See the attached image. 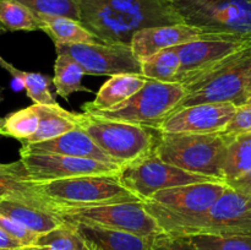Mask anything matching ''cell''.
Segmentation results:
<instances>
[{
    "mask_svg": "<svg viewBox=\"0 0 251 250\" xmlns=\"http://www.w3.org/2000/svg\"><path fill=\"white\" fill-rule=\"evenodd\" d=\"M80 22L102 43L130 46L147 27L184 24L168 0H75Z\"/></svg>",
    "mask_w": 251,
    "mask_h": 250,
    "instance_id": "6da1fadb",
    "label": "cell"
},
{
    "mask_svg": "<svg viewBox=\"0 0 251 250\" xmlns=\"http://www.w3.org/2000/svg\"><path fill=\"white\" fill-rule=\"evenodd\" d=\"M226 181H205L164 189L144 201L166 234L195 235L218 199Z\"/></svg>",
    "mask_w": 251,
    "mask_h": 250,
    "instance_id": "7a4b0ae2",
    "label": "cell"
},
{
    "mask_svg": "<svg viewBox=\"0 0 251 250\" xmlns=\"http://www.w3.org/2000/svg\"><path fill=\"white\" fill-rule=\"evenodd\" d=\"M233 135L216 134H162L158 132L156 153L163 161L203 175L223 179V167Z\"/></svg>",
    "mask_w": 251,
    "mask_h": 250,
    "instance_id": "3957f363",
    "label": "cell"
},
{
    "mask_svg": "<svg viewBox=\"0 0 251 250\" xmlns=\"http://www.w3.org/2000/svg\"><path fill=\"white\" fill-rule=\"evenodd\" d=\"M184 24L205 36L251 43V0H168Z\"/></svg>",
    "mask_w": 251,
    "mask_h": 250,
    "instance_id": "277c9868",
    "label": "cell"
},
{
    "mask_svg": "<svg viewBox=\"0 0 251 250\" xmlns=\"http://www.w3.org/2000/svg\"><path fill=\"white\" fill-rule=\"evenodd\" d=\"M77 126L87 132L104 153L120 168L154 152L157 135L151 127L104 119L91 113H78Z\"/></svg>",
    "mask_w": 251,
    "mask_h": 250,
    "instance_id": "5b68a950",
    "label": "cell"
},
{
    "mask_svg": "<svg viewBox=\"0 0 251 250\" xmlns=\"http://www.w3.org/2000/svg\"><path fill=\"white\" fill-rule=\"evenodd\" d=\"M186 96L176 109L200 103L247 105L251 97V46L202 80L185 87Z\"/></svg>",
    "mask_w": 251,
    "mask_h": 250,
    "instance_id": "8992f818",
    "label": "cell"
},
{
    "mask_svg": "<svg viewBox=\"0 0 251 250\" xmlns=\"http://www.w3.org/2000/svg\"><path fill=\"white\" fill-rule=\"evenodd\" d=\"M39 190L55 206H98L141 201L119 178V174L83 175L75 178L39 181Z\"/></svg>",
    "mask_w": 251,
    "mask_h": 250,
    "instance_id": "52a82bcc",
    "label": "cell"
},
{
    "mask_svg": "<svg viewBox=\"0 0 251 250\" xmlns=\"http://www.w3.org/2000/svg\"><path fill=\"white\" fill-rule=\"evenodd\" d=\"M185 96L186 90L181 83L149 80L141 90L122 104L110 109L87 113L104 119L132 123L157 130L176 112Z\"/></svg>",
    "mask_w": 251,
    "mask_h": 250,
    "instance_id": "ba28073f",
    "label": "cell"
},
{
    "mask_svg": "<svg viewBox=\"0 0 251 250\" xmlns=\"http://www.w3.org/2000/svg\"><path fill=\"white\" fill-rule=\"evenodd\" d=\"M54 211L60 213L69 222L98 225L142 237H158L166 234L156 218L145 207L144 201L82 207L55 206Z\"/></svg>",
    "mask_w": 251,
    "mask_h": 250,
    "instance_id": "9c48e42d",
    "label": "cell"
},
{
    "mask_svg": "<svg viewBox=\"0 0 251 250\" xmlns=\"http://www.w3.org/2000/svg\"><path fill=\"white\" fill-rule=\"evenodd\" d=\"M122 183L141 201L164 189L205 181H223L203 174L191 173L163 161L156 151L140 161L120 168Z\"/></svg>",
    "mask_w": 251,
    "mask_h": 250,
    "instance_id": "30bf717a",
    "label": "cell"
},
{
    "mask_svg": "<svg viewBox=\"0 0 251 250\" xmlns=\"http://www.w3.org/2000/svg\"><path fill=\"white\" fill-rule=\"evenodd\" d=\"M251 46V43L216 36H202L189 43L176 47L180 66L176 82L184 87L202 80L225 65L235 54Z\"/></svg>",
    "mask_w": 251,
    "mask_h": 250,
    "instance_id": "8fae6325",
    "label": "cell"
},
{
    "mask_svg": "<svg viewBox=\"0 0 251 250\" xmlns=\"http://www.w3.org/2000/svg\"><path fill=\"white\" fill-rule=\"evenodd\" d=\"M56 54L73 56L83 68L86 75L114 76L119 74H141V61L131 46L107 43L59 44Z\"/></svg>",
    "mask_w": 251,
    "mask_h": 250,
    "instance_id": "7c38bea8",
    "label": "cell"
},
{
    "mask_svg": "<svg viewBox=\"0 0 251 250\" xmlns=\"http://www.w3.org/2000/svg\"><path fill=\"white\" fill-rule=\"evenodd\" d=\"M20 159L31 180L38 183L83 175H110L120 172V167L114 163L55 153H25L20 154Z\"/></svg>",
    "mask_w": 251,
    "mask_h": 250,
    "instance_id": "4fadbf2b",
    "label": "cell"
},
{
    "mask_svg": "<svg viewBox=\"0 0 251 250\" xmlns=\"http://www.w3.org/2000/svg\"><path fill=\"white\" fill-rule=\"evenodd\" d=\"M238 108L232 103H200L178 109L156 131L162 134H216L225 132Z\"/></svg>",
    "mask_w": 251,
    "mask_h": 250,
    "instance_id": "5bb4252c",
    "label": "cell"
},
{
    "mask_svg": "<svg viewBox=\"0 0 251 250\" xmlns=\"http://www.w3.org/2000/svg\"><path fill=\"white\" fill-rule=\"evenodd\" d=\"M196 234L251 235V195L229 186L211 208Z\"/></svg>",
    "mask_w": 251,
    "mask_h": 250,
    "instance_id": "9a60e30c",
    "label": "cell"
},
{
    "mask_svg": "<svg viewBox=\"0 0 251 250\" xmlns=\"http://www.w3.org/2000/svg\"><path fill=\"white\" fill-rule=\"evenodd\" d=\"M202 36L205 34L200 29L186 24L164 25L137 31L132 37L130 46L135 55L142 61L158 51L189 43Z\"/></svg>",
    "mask_w": 251,
    "mask_h": 250,
    "instance_id": "2e32d148",
    "label": "cell"
},
{
    "mask_svg": "<svg viewBox=\"0 0 251 250\" xmlns=\"http://www.w3.org/2000/svg\"><path fill=\"white\" fill-rule=\"evenodd\" d=\"M25 153H55L117 164L98 147V145L93 141L87 132L78 126L51 140L36 142V144H22L20 154Z\"/></svg>",
    "mask_w": 251,
    "mask_h": 250,
    "instance_id": "e0dca14e",
    "label": "cell"
},
{
    "mask_svg": "<svg viewBox=\"0 0 251 250\" xmlns=\"http://www.w3.org/2000/svg\"><path fill=\"white\" fill-rule=\"evenodd\" d=\"M87 250H151L157 237H142L123 230L71 222Z\"/></svg>",
    "mask_w": 251,
    "mask_h": 250,
    "instance_id": "ac0fdd59",
    "label": "cell"
},
{
    "mask_svg": "<svg viewBox=\"0 0 251 250\" xmlns=\"http://www.w3.org/2000/svg\"><path fill=\"white\" fill-rule=\"evenodd\" d=\"M150 78L142 74H119L110 76L96 93L95 100L82 105L83 112L105 110L122 104L137 91L141 90Z\"/></svg>",
    "mask_w": 251,
    "mask_h": 250,
    "instance_id": "d6986e66",
    "label": "cell"
},
{
    "mask_svg": "<svg viewBox=\"0 0 251 250\" xmlns=\"http://www.w3.org/2000/svg\"><path fill=\"white\" fill-rule=\"evenodd\" d=\"M0 213L37 234L48 233L65 223V218L55 211L7 199L0 200Z\"/></svg>",
    "mask_w": 251,
    "mask_h": 250,
    "instance_id": "ffe728a7",
    "label": "cell"
},
{
    "mask_svg": "<svg viewBox=\"0 0 251 250\" xmlns=\"http://www.w3.org/2000/svg\"><path fill=\"white\" fill-rule=\"evenodd\" d=\"M38 105L39 125L36 134L22 144H36L61 136L77 127L78 113L68 112L60 105Z\"/></svg>",
    "mask_w": 251,
    "mask_h": 250,
    "instance_id": "44dd1931",
    "label": "cell"
},
{
    "mask_svg": "<svg viewBox=\"0 0 251 250\" xmlns=\"http://www.w3.org/2000/svg\"><path fill=\"white\" fill-rule=\"evenodd\" d=\"M42 29L50 37L55 46L59 44L102 43L78 20L64 16H42Z\"/></svg>",
    "mask_w": 251,
    "mask_h": 250,
    "instance_id": "7402d4cb",
    "label": "cell"
},
{
    "mask_svg": "<svg viewBox=\"0 0 251 250\" xmlns=\"http://www.w3.org/2000/svg\"><path fill=\"white\" fill-rule=\"evenodd\" d=\"M85 75L83 68L73 56L65 53L56 54L53 76L56 95L68 100L75 92H90V90L82 85V77Z\"/></svg>",
    "mask_w": 251,
    "mask_h": 250,
    "instance_id": "603a6c76",
    "label": "cell"
},
{
    "mask_svg": "<svg viewBox=\"0 0 251 250\" xmlns=\"http://www.w3.org/2000/svg\"><path fill=\"white\" fill-rule=\"evenodd\" d=\"M0 68L5 69L15 80H19L22 83L27 97L33 102V104L59 105L50 92V82H53V78L50 80L48 76L39 73L20 70L12 64L7 63L2 56H0Z\"/></svg>",
    "mask_w": 251,
    "mask_h": 250,
    "instance_id": "cb8c5ba5",
    "label": "cell"
},
{
    "mask_svg": "<svg viewBox=\"0 0 251 250\" xmlns=\"http://www.w3.org/2000/svg\"><path fill=\"white\" fill-rule=\"evenodd\" d=\"M251 173V132L233 135L223 167V179L230 183Z\"/></svg>",
    "mask_w": 251,
    "mask_h": 250,
    "instance_id": "d4e9b609",
    "label": "cell"
},
{
    "mask_svg": "<svg viewBox=\"0 0 251 250\" xmlns=\"http://www.w3.org/2000/svg\"><path fill=\"white\" fill-rule=\"evenodd\" d=\"M42 22L33 11L15 0H0V33L38 31Z\"/></svg>",
    "mask_w": 251,
    "mask_h": 250,
    "instance_id": "484cf974",
    "label": "cell"
},
{
    "mask_svg": "<svg viewBox=\"0 0 251 250\" xmlns=\"http://www.w3.org/2000/svg\"><path fill=\"white\" fill-rule=\"evenodd\" d=\"M39 125L38 105L32 104L0 118V135L19 140L20 142L36 134Z\"/></svg>",
    "mask_w": 251,
    "mask_h": 250,
    "instance_id": "4316f807",
    "label": "cell"
},
{
    "mask_svg": "<svg viewBox=\"0 0 251 250\" xmlns=\"http://www.w3.org/2000/svg\"><path fill=\"white\" fill-rule=\"evenodd\" d=\"M180 59L176 48L158 51L141 61V74L150 80L159 82H176Z\"/></svg>",
    "mask_w": 251,
    "mask_h": 250,
    "instance_id": "83f0119b",
    "label": "cell"
},
{
    "mask_svg": "<svg viewBox=\"0 0 251 250\" xmlns=\"http://www.w3.org/2000/svg\"><path fill=\"white\" fill-rule=\"evenodd\" d=\"M34 245L43 247L46 250H82L85 249L82 239L78 235L74 223L65 220L60 227L39 235Z\"/></svg>",
    "mask_w": 251,
    "mask_h": 250,
    "instance_id": "f1b7e54d",
    "label": "cell"
},
{
    "mask_svg": "<svg viewBox=\"0 0 251 250\" xmlns=\"http://www.w3.org/2000/svg\"><path fill=\"white\" fill-rule=\"evenodd\" d=\"M190 237L198 250H251V235L248 234H196Z\"/></svg>",
    "mask_w": 251,
    "mask_h": 250,
    "instance_id": "f546056e",
    "label": "cell"
},
{
    "mask_svg": "<svg viewBox=\"0 0 251 250\" xmlns=\"http://www.w3.org/2000/svg\"><path fill=\"white\" fill-rule=\"evenodd\" d=\"M28 7L38 17L64 16L80 21V11L75 0H15Z\"/></svg>",
    "mask_w": 251,
    "mask_h": 250,
    "instance_id": "4dcf8cb0",
    "label": "cell"
},
{
    "mask_svg": "<svg viewBox=\"0 0 251 250\" xmlns=\"http://www.w3.org/2000/svg\"><path fill=\"white\" fill-rule=\"evenodd\" d=\"M0 228L4 229L9 235H11L14 239L19 240L22 245L28 247V245H34L38 240L39 235L37 233H33L32 230L27 229L22 225H20L16 221L6 217V216L0 213Z\"/></svg>",
    "mask_w": 251,
    "mask_h": 250,
    "instance_id": "1f68e13d",
    "label": "cell"
},
{
    "mask_svg": "<svg viewBox=\"0 0 251 250\" xmlns=\"http://www.w3.org/2000/svg\"><path fill=\"white\" fill-rule=\"evenodd\" d=\"M151 250H198L190 235H158Z\"/></svg>",
    "mask_w": 251,
    "mask_h": 250,
    "instance_id": "d6a6232c",
    "label": "cell"
},
{
    "mask_svg": "<svg viewBox=\"0 0 251 250\" xmlns=\"http://www.w3.org/2000/svg\"><path fill=\"white\" fill-rule=\"evenodd\" d=\"M251 131V105H243L238 108L234 118L228 125L226 134L237 135Z\"/></svg>",
    "mask_w": 251,
    "mask_h": 250,
    "instance_id": "836d02e7",
    "label": "cell"
},
{
    "mask_svg": "<svg viewBox=\"0 0 251 250\" xmlns=\"http://www.w3.org/2000/svg\"><path fill=\"white\" fill-rule=\"evenodd\" d=\"M24 247L25 245H22L19 240L14 239L11 235L0 228V250H20Z\"/></svg>",
    "mask_w": 251,
    "mask_h": 250,
    "instance_id": "e575fe53",
    "label": "cell"
},
{
    "mask_svg": "<svg viewBox=\"0 0 251 250\" xmlns=\"http://www.w3.org/2000/svg\"><path fill=\"white\" fill-rule=\"evenodd\" d=\"M227 184L230 186V188L235 189V190L242 191V193L249 194V195H251V173Z\"/></svg>",
    "mask_w": 251,
    "mask_h": 250,
    "instance_id": "d590c367",
    "label": "cell"
},
{
    "mask_svg": "<svg viewBox=\"0 0 251 250\" xmlns=\"http://www.w3.org/2000/svg\"><path fill=\"white\" fill-rule=\"evenodd\" d=\"M16 162H12V163H0V172H7L14 169L15 166H16Z\"/></svg>",
    "mask_w": 251,
    "mask_h": 250,
    "instance_id": "8d00e7d4",
    "label": "cell"
},
{
    "mask_svg": "<svg viewBox=\"0 0 251 250\" xmlns=\"http://www.w3.org/2000/svg\"><path fill=\"white\" fill-rule=\"evenodd\" d=\"M20 250H46L43 247H39V245H28V247H24Z\"/></svg>",
    "mask_w": 251,
    "mask_h": 250,
    "instance_id": "74e56055",
    "label": "cell"
},
{
    "mask_svg": "<svg viewBox=\"0 0 251 250\" xmlns=\"http://www.w3.org/2000/svg\"><path fill=\"white\" fill-rule=\"evenodd\" d=\"M247 105H251V97H250V100H248Z\"/></svg>",
    "mask_w": 251,
    "mask_h": 250,
    "instance_id": "f35d334b",
    "label": "cell"
},
{
    "mask_svg": "<svg viewBox=\"0 0 251 250\" xmlns=\"http://www.w3.org/2000/svg\"><path fill=\"white\" fill-rule=\"evenodd\" d=\"M82 250H87V249H86V247H85V249H82Z\"/></svg>",
    "mask_w": 251,
    "mask_h": 250,
    "instance_id": "ab89813d",
    "label": "cell"
},
{
    "mask_svg": "<svg viewBox=\"0 0 251 250\" xmlns=\"http://www.w3.org/2000/svg\"><path fill=\"white\" fill-rule=\"evenodd\" d=\"M1 199H2V198H0V200H1Z\"/></svg>",
    "mask_w": 251,
    "mask_h": 250,
    "instance_id": "60d3db41",
    "label": "cell"
},
{
    "mask_svg": "<svg viewBox=\"0 0 251 250\" xmlns=\"http://www.w3.org/2000/svg\"><path fill=\"white\" fill-rule=\"evenodd\" d=\"M250 132H251V131H250Z\"/></svg>",
    "mask_w": 251,
    "mask_h": 250,
    "instance_id": "b9f144b4",
    "label": "cell"
}]
</instances>
